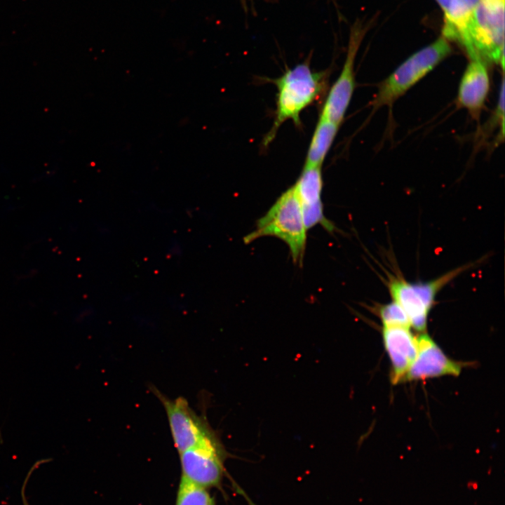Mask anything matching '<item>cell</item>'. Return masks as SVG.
<instances>
[{"mask_svg":"<svg viewBox=\"0 0 505 505\" xmlns=\"http://www.w3.org/2000/svg\"><path fill=\"white\" fill-rule=\"evenodd\" d=\"M328 74L326 71H313L309 62H305L287 69L274 80L277 88L276 107L273 124L263 140L264 147L273 141L286 121L291 120L297 126L301 124V112L323 95Z\"/></svg>","mask_w":505,"mask_h":505,"instance_id":"6da1fadb","label":"cell"},{"mask_svg":"<svg viewBox=\"0 0 505 505\" xmlns=\"http://www.w3.org/2000/svg\"><path fill=\"white\" fill-rule=\"evenodd\" d=\"M302 206L295 185L285 191L260 217L243 241L248 244L264 236H274L288 245L294 264L302 265L307 243Z\"/></svg>","mask_w":505,"mask_h":505,"instance_id":"7a4b0ae2","label":"cell"},{"mask_svg":"<svg viewBox=\"0 0 505 505\" xmlns=\"http://www.w3.org/2000/svg\"><path fill=\"white\" fill-rule=\"evenodd\" d=\"M471 60L504 62V0H480L459 41Z\"/></svg>","mask_w":505,"mask_h":505,"instance_id":"3957f363","label":"cell"},{"mask_svg":"<svg viewBox=\"0 0 505 505\" xmlns=\"http://www.w3.org/2000/svg\"><path fill=\"white\" fill-rule=\"evenodd\" d=\"M451 51L448 41L441 36L408 58L379 86L372 102L373 111L384 106H392Z\"/></svg>","mask_w":505,"mask_h":505,"instance_id":"277c9868","label":"cell"},{"mask_svg":"<svg viewBox=\"0 0 505 505\" xmlns=\"http://www.w3.org/2000/svg\"><path fill=\"white\" fill-rule=\"evenodd\" d=\"M474 263L452 269L443 275L426 282L411 283L398 275H389L387 286L392 297L406 314L410 326L419 332L426 329L429 311L441 289L454 278L471 268Z\"/></svg>","mask_w":505,"mask_h":505,"instance_id":"5b68a950","label":"cell"},{"mask_svg":"<svg viewBox=\"0 0 505 505\" xmlns=\"http://www.w3.org/2000/svg\"><path fill=\"white\" fill-rule=\"evenodd\" d=\"M179 454L181 476L206 488L221 483L226 454L215 432Z\"/></svg>","mask_w":505,"mask_h":505,"instance_id":"8992f818","label":"cell"},{"mask_svg":"<svg viewBox=\"0 0 505 505\" xmlns=\"http://www.w3.org/2000/svg\"><path fill=\"white\" fill-rule=\"evenodd\" d=\"M152 389L165 409L174 446L178 453L215 432L207 419L198 415L186 398L180 396L171 399L156 388Z\"/></svg>","mask_w":505,"mask_h":505,"instance_id":"52a82bcc","label":"cell"},{"mask_svg":"<svg viewBox=\"0 0 505 505\" xmlns=\"http://www.w3.org/2000/svg\"><path fill=\"white\" fill-rule=\"evenodd\" d=\"M359 24L351 29L342 70L327 94L320 116L341 125L355 88L354 61L364 36Z\"/></svg>","mask_w":505,"mask_h":505,"instance_id":"ba28073f","label":"cell"},{"mask_svg":"<svg viewBox=\"0 0 505 505\" xmlns=\"http://www.w3.org/2000/svg\"><path fill=\"white\" fill-rule=\"evenodd\" d=\"M417 356L408 370L404 381H414L451 375L458 376L466 363L447 357L426 333L417 337Z\"/></svg>","mask_w":505,"mask_h":505,"instance_id":"9c48e42d","label":"cell"},{"mask_svg":"<svg viewBox=\"0 0 505 505\" xmlns=\"http://www.w3.org/2000/svg\"><path fill=\"white\" fill-rule=\"evenodd\" d=\"M300 201L307 229L320 224L327 231H335V227L323 214L321 201L323 177L321 166L304 165L294 184Z\"/></svg>","mask_w":505,"mask_h":505,"instance_id":"30bf717a","label":"cell"},{"mask_svg":"<svg viewBox=\"0 0 505 505\" xmlns=\"http://www.w3.org/2000/svg\"><path fill=\"white\" fill-rule=\"evenodd\" d=\"M406 326L382 328V340L391 364V382H403L417 353V337Z\"/></svg>","mask_w":505,"mask_h":505,"instance_id":"8fae6325","label":"cell"},{"mask_svg":"<svg viewBox=\"0 0 505 505\" xmlns=\"http://www.w3.org/2000/svg\"><path fill=\"white\" fill-rule=\"evenodd\" d=\"M489 90L490 78L485 63L478 59L471 60L459 83L457 104L473 117H478Z\"/></svg>","mask_w":505,"mask_h":505,"instance_id":"7c38bea8","label":"cell"},{"mask_svg":"<svg viewBox=\"0 0 505 505\" xmlns=\"http://www.w3.org/2000/svg\"><path fill=\"white\" fill-rule=\"evenodd\" d=\"M339 127V125L319 116L309 146L304 165L322 166Z\"/></svg>","mask_w":505,"mask_h":505,"instance_id":"4fadbf2b","label":"cell"},{"mask_svg":"<svg viewBox=\"0 0 505 505\" xmlns=\"http://www.w3.org/2000/svg\"><path fill=\"white\" fill-rule=\"evenodd\" d=\"M175 505H215L207 488L181 476Z\"/></svg>","mask_w":505,"mask_h":505,"instance_id":"5bb4252c","label":"cell"},{"mask_svg":"<svg viewBox=\"0 0 505 505\" xmlns=\"http://www.w3.org/2000/svg\"><path fill=\"white\" fill-rule=\"evenodd\" d=\"M377 314L384 327H411L409 319L403 309L393 300L390 303L379 305L377 308Z\"/></svg>","mask_w":505,"mask_h":505,"instance_id":"9a60e30c","label":"cell"},{"mask_svg":"<svg viewBox=\"0 0 505 505\" xmlns=\"http://www.w3.org/2000/svg\"><path fill=\"white\" fill-rule=\"evenodd\" d=\"M29 474L28 476L25 478V482H24L23 487H22V489L21 495H22V504H23V505H30L29 503V501H28V500H27V497H26V495H25V485H26V484H27V479L29 478Z\"/></svg>","mask_w":505,"mask_h":505,"instance_id":"2e32d148","label":"cell"},{"mask_svg":"<svg viewBox=\"0 0 505 505\" xmlns=\"http://www.w3.org/2000/svg\"><path fill=\"white\" fill-rule=\"evenodd\" d=\"M464 4H466L468 6L471 7L473 9H475L480 0H461Z\"/></svg>","mask_w":505,"mask_h":505,"instance_id":"e0dca14e","label":"cell"},{"mask_svg":"<svg viewBox=\"0 0 505 505\" xmlns=\"http://www.w3.org/2000/svg\"><path fill=\"white\" fill-rule=\"evenodd\" d=\"M246 1H247V0H241V3H242L243 7L244 8H245V7H246Z\"/></svg>","mask_w":505,"mask_h":505,"instance_id":"ac0fdd59","label":"cell"}]
</instances>
